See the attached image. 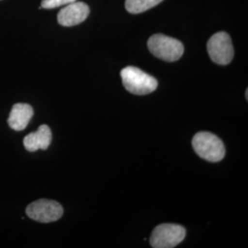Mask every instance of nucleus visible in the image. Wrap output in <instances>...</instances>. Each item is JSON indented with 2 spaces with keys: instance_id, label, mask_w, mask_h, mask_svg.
Masks as SVG:
<instances>
[{
  "instance_id": "f257e3e1",
  "label": "nucleus",
  "mask_w": 248,
  "mask_h": 248,
  "mask_svg": "<svg viewBox=\"0 0 248 248\" xmlns=\"http://www.w3.org/2000/svg\"><path fill=\"white\" fill-rule=\"evenodd\" d=\"M124 88L134 95H147L157 89V80L134 66H127L121 72Z\"/></svg>"
},
{
  "instance_id": "f03ea898",
  "label": "nucleus",
  "mask_w": 248,
  "mask_h": 248,
  "mask_svg": "<svg viewBox=\"0 0 248 248\" xmlns=\"http://www.w3.org/2000/svg\"><path fill=\"white\" fill-rule=\"evenodd\" d=\"M192 146L196 154L209 162H219L225 155V147L222 140L213 133L201 132L192 139Z\"/></svg>"
},
{
  "instance_id": "7ed1b4c3",
  "label": "nucleus",
  "mask_w": 248,
  "mask_h": 248,
  "mask_svg": "<svg viewBox=\"0 0 248 248\" xmlns=\"http://www.w3.org/2000/svg\"><path fill=\"white\" fill-rule=\"evenodd\" d=\"M147 46L155 57L167 62L177 61L184 53V46L181 42L164 34L151 36Z\"/></svg>"
},
{
  "instance_id": "20e7f679",
  "label": "nucleus",
  "mask_w": 248,
  "mask_h": 248,
  "mask_svg": "<svg viewBox=\"0 0 248 248\" xmlns=\"http://www.w3.org/2000/svg\"><path fill=\"white\" fill-rule=\"evenodd\" d=\"M186 237V229L178 224L164 223L156 226L150 237L154 248H173L179 245Z\"/></svg>"
},
{
  "instance_id": "39448f33",
  "label": "nucleus",
  "mask_w": 248,
  "mask_h": 248,
  "mask_svg": "<svg viewBox=\"0 0 248 248\" xmlns=\"http://www.w3.org/2000/svg\"><path fill=\"white\" fill-rule=\"evenodd\" d=\"M208 53L213 62L226 65L230 63L233 58V47L231 37L224 31L213 34L207 44Z\"/></svg>"
},
{
  "instance_id": "423d86ee",
  "label": "nucleus",
  "mask_w": 248,
  "mask_h": 248,
  "mask_svg": "<svg viewBox=\"0 0 248 248\" xmlns=\"http://www.w3.org/2000/svg\"><path fill=\"white\" fill-rule=\"evenodd\" d=\"M26 213L34 221L48 223L58 221L62 217L63 210L61 204L43 199L30 204L27 207Z\"/></svg>"
},
{
  "instance_id": "0eeeda50",
  "label": "nucleus",
  "mask_w": 248,
  "mask_h": 248,
  "mask_svg": "<svg viewBox=\"0 0 248 248\" xmlns=\"http://www.w3.org/2000/svg\"><path fill=\"white\" fill-rule=\"evenodd\" d=\"M89 15V8L86 3L75 1L59 11L57 20L62 26H76L86 20Z\"/></svg>"
},
{
  "instance_id": "6e6552de",
  "label": "nucleus",
  "mask_w": 248,
  "mask_h": 248,
  "mask_svg": "<svg viewBox=\"0 0 248 248\" xmlns=\"http://www.w3.org/2000/svg\"><path fill=\"white\" fill-rule=\"evenodd\" d=\"M52 131L47 125H41L39 129L25 136L23 143L29 152H35L42 149L46 150L52 142Z\"/></svg>"
},
{
  "instance_id": "1a4fd4ad",
  "label": "nucleus",
  "mask_w": 248,
  "mask_h": 248,
  "mask_svg": "<svg viewBox=\"0 0 248 248\" xmlns=\"http://www.w3.org/2000/svg\"><path fill=\"white\" fill-rule=\"evenodd\" d=\"M33 116V108L26 103H17L12 107L8 123L11 129L22 131L31 122Z\"/></svg>"
},
{
  "instance_id": "9d476101",
  "label": "nucleus",
  "mask_w": 248,
  "mask_h": 248,
  "mask_svg": "<svg viewBox=\"0 0 248 248\" xmlns=\"http://www.w3.org/2000/svg\"><path fill=\"white\" fill-rule=\"evenodd\" d=\"M163 0H126L125 9L132 14H139L158 5Z\"/></svg>"
},
{
  "instance_id": "9b49d317",
  "label": "nucleus",
  "mask_w": 248,
  "mask_h": 248,
  "mask_svg": "<svg viewBox=\"0 0 248 248\" xmlns=\"http://www.w3.org/2000/svg\"><path fill=\"white\" fill-rule=\"evenodd\" d=\"M77 0H43L40 9H52L66 6Z\"/></svg>"
},
{
  "instance_id": "f8f14e48",
  "label": "nucleus",
  "mask_w": 248,
  "mask_h": 248,
  "mask_svg": "<svg viewBox=\"0 0 248 248\" xmlns=\"http://www.w3.org/2000/svg\"><path fill=\"white\" fill-rule=\"evenodd\" d=\"M246 97H247V99H248V90L247 89V91H246Z\"/></svg>"
}]
</instances>
